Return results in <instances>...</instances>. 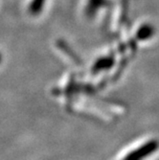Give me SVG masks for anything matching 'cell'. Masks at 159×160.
Wrapping results in <instances>:
<instances>
[{"label":"cell","mask_w":159,"mask_h":160,"mask_svg":"<svg viewBox=\"0 0 159 160\" xmlns=\"http://www.w3.org/2000/svg\"><path fill=\"white\" fill-rule=\"evenodd\" d=\"M107 4V0H88L85 6V14L88 17H93L101 8H104Z\"/></svg>","instance_id":"6da1fadb"},{"label":"cell","mask_w":159,"mask_h":160,"mask_svg":"<svg viewBox=\"0 0 159 160\" xmlns=\"http://www.w3.org/2000/svg\"><path fill=\"white\" fill-rule=\"evenodd\" d=\"M154 32H155V29L152 24L145 23L138 28V30L136 32V36L138 37L140 40H146V39L151 38L154 35Z\"/></svg>","instance_id":"7a4b0ae2"},{"label":"cell","mask_w":159,"mask_h":160,"mask_svg":"<svg viewBox=\"0 0 159 160\" xmlns=\"http://www.w3.org/2000/svg\"><path fill=\"white\" fill-rule=\"evenodd\" d=\"M46 0H31L30 4L28 6V12L31 16H38L43 11Z\"/></svg>","instance_id":"3957f363"},{"label":"cell","mask_w":159,"mask_h":160,"mask_svg":"<svg viewBox=\"0 0 159 160\" xmlns=\"http://www.w3.org/2000/svg\"><path fill=\"white\" fill-rule=\"evenodd\" d=\"M0 58H1V57H0Z\"/></svg>","instance_id":"277c9868"}]
</instances>
